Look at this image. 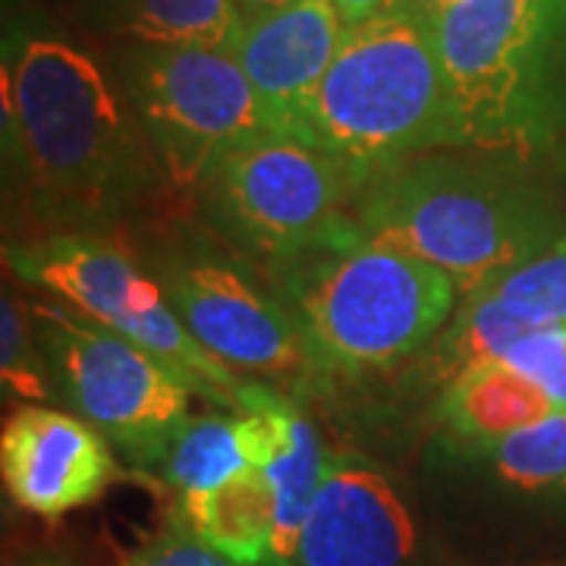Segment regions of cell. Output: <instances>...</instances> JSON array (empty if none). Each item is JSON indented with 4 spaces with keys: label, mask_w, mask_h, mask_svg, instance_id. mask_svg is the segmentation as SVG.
I'll return each instance as SVG.
<instances>
[{
    "label": "cell",
    "mask_w": 566,
    "mask_h": 566,
    "mask_svg": "<svg viewBox=\"0 0 566 566\" xmlns=\"http://www.w3.org/2000/svg\"><path fill=\"white\" fill-rule=\"evenodd\" d=\"M3 142L48 221L92 227L120 218L158 164L104 70L82 48L32 35L3 61Z\"/></svg>",
    "instance_id": "1"
},
{
    "label": "cell",
    "mask_w": 566,
    "mask_h": 566,
    "mask_svg": "<svg viewBox=\"0 0 566 566\" xmlns=\"http://www.w3.org/2000/svg\"><path fill=\"white\" fill-rule=\"evenodd\" d=\"M300 136L344 170L353 196L434 148H457L431 10L394 0L349 25Z\"/></svg>",
    "instance_id": "2"
},
{
    "label": "cell",
    "mask_w": 566,
    "mask_h": 566,
    "mask_svg": "<svg viewBox=\"0 0 566 566\" xmlns=\"http://www.w3.org/2000/svg\"><path fill=\"white\" fill-rule=\"evenodd\" d=\"M353 199V218L368 240L444 271L460 293L485 286L566 233L532 182L460 158H416Z\"/></svg>",
    "instance_id": "3"
},
{
    "label": "cell",
    "mask_w": 566,
    "mask_h": 566,
    "mask_svg": "<svg viewBox=\"0 0 566 566\" xmlns=\"http://www.w3.org/2000/svg\"><path fill=\"white\" fill-rule=\"evenodd\" d=\"M271 277L324 378L381 371L416 356L444 331L460 296L444 271L368 240L363 227Z\"/></svg>",
    "instance_id": "4"
},
{
    "label": "cell",
    "mask_w": 566,
    "mask_h": 566,
    "mask_svg": "<svg viewBox=\"0 0 566 566\" xmlns=\"http://www.w3.org/2000/svg\"><path fill=\"white\" fill-rule=\"evenodd\" d=\"M457 148L510 158L547 151L566 123V51L523 0H460L431 10Z\"/></svg>",
    "instance_id": "5"
},
{
    "label": "cell",
    "mask_w": 566,
    "mask_h": 566,
    "mask_svg": "<svg viewBox=\"0 0 566 566\" xmlns=\"http://www.w3.org/2000/svg\"><path fill=\"white\" fill-rule=\"evenodd\" d=\"M7 262L22 281L161 359L208 403L249 412L264 397L268 385H249L214 359L164 300L161 283L142 274L111 240L95 233H51L35 243L13 245Z\"/></svg>",
    "instance_id": "6"
},
{
    "label": "cell",
    "mask_w": 566,
    "mask_h": 566,
    "mask_svg": "<svg viewBox=\"0 0 566 566\" xmlns=\"http://www.w3.org/2000/svg\"><path fill=\"white\" fill-rule=\"evenodd\" d=\"M199 196L214 233L271 274L359 227L346 211L353 186L344 170L318 145L281 129L233 148Z\"/></svg>",
    "instance_id": "7"
},
{
    "label": "cell",
    "mask_w": 566,
    "mask_h": 566,
    "mask_svg": "<svg viewBox=\"0 0 566 566\" xmlns=\"http://www.w3.org/2000/svg\"><path fill=\"white\" fill-rule=\"evenodd\" d=\"M120 76L158 174L182 192H199L233 148L274 129L223 48H129Z\"/></svg>",
    "instance_id": "8"
},
{
    "label": "cell",
    "mask_w": 566,
    "mask_h": 566,
    "mask_svg": "<svg viewBox=\"0 0 566 566\" xmlns=\"http://www.w3.org/2000/svg\"><path fill=\"white\" fill-rule=\"evenodd\" d=\"M44 363L63 403L139 465H161L189 422V397L174 368L142 346L54 300L29 303Z\"/></svg>",
    "instance_id": "9"
},
{
    "label": "cell",
    "mask_w": 566,
    "mask_h": 566,
    "mask_svg": "<svg viewBox=\"0 0 566 566\" xmlns=\"http://www.w3.org/2000/svg\"><path fill=\"white\" fill-rule=\"evenodd\" d=\"M155 281L186 331L227 368L283 390H308L324 378L293 315L237 262L180 252L158 264Z\"/></svg>",
    "instance_id": "10"
},
{
    "label": "cell",
    "mask_w": 566,
    "mask_h": 566,
    "mask_svg": "<svg viewBox=\"0 0 566 566\" xmlns=\"http://www.w3.org/2000/svg\"><path fill=\"white\" fill-rule=\"evenodd\" d=\"M419 528L378 465L331 457L290 566H409Z\"/></svg>",
    "instance_id": "11"
},
{
    "label": "cell",
    "mask_w": 566,
    "mask_h": 566,
    "mask_svg": "<svg viewBox=\"0 0 566 566\" xmlns=\"http://www.w3.org/2000/svg\"><path fill=\"white\" fill-rule=\"evenodd\" d=\"M0 472L13 504L44 520L88 506L114 482V457L98 428L61 409L22 406L0 434Z\"/></svg>",
    "instance_id": "12"
},
{
    "label": "cell",
    "mask_w": 566,
    "mask_h": 566,
    "mask_svg": "<svg viewBox=\"0 0 566 566\" xmlns=\"http://www.w3.org/2000/svg\"><path fill=\"white\" fill-rule=\"evenodd\" d=\"M346 29L327 0H300L243 20L230 54L259 92L274 129L300 136L305 111L337 57Z\"/></svg>",
    "instance_id": "13"
},
{
    "label": "cell",
    "mask_w": 566,
    "mask_h": 566,
    "mask_svg": "<svg viewBox=\"0 0 566 566\" xmlns=\"http://www.w3.org/2000/svg\"><path fill=\"white\" fill-rule=\"evenodd\" d=\"M554 409L542 387L501 363L475 368L444 387L438 403L441 424L465 453L497 444L513 431L547 419Z\"/></svg>",
    "instance_id": "14"
},
{
    "label": "cell",
    "mask_w": 566,
    "mask_h": 566,
    "mask_svg": "<svg viewBox=\"0 0 566 566\" xmlns=\"http://www.w3.org/2000/svg\"><path fill=\"white\" fill-rule=\"evenodd\" d=\"M177 520L240 564H271L277 494L262 469H245L243 475L211 491L180 494Z\"/></svg>",
    "instance_id": "15"
},
{
    "label": "cell",
    "mask_w": 566,
    "mask_h": 566,
    "mask_svg": "<svg viewBox=\"0 0 566 566\" xmlns=\"http://www.w3.org/2000/svg\"><path fill=\"white\" fill-rule=\"evenodd\" d=\"M88 20L133 48L233 51L243 29L233 0H88Z\"/></svg>",
    "instance_id": "16"
},
{
    "label": "cell",
    "mask_w": 566,
    "mask_h": 566,
    "mask_svg": "<svg viewBox=\"0 0 566 566\" xmlns=\"http://www.w3.org/2000/svg\"><path fill=\"white\" fill-rule=\"evenodd\" d=\"M528 331H535V327L523 322L520 315H513L497 300H491L479 290L465 293V300L453 312V318L431 340L416 375L422 385L444 390L475 368L501 363L506 349Z\"/></svg>",
    "instance_id": "17"
},
{
    "label": "cell",
    "mask_w": 566,
    "mask_h": 566,
    "mask_svg": "<svg viewBox=\"0 0 566 566\" xmlns=\"http://www.w3.org/2000/svg\"><path fill=\"white\" fill-rule=\"evenodd\" d=\"M331 457L324 453L318 428L296 412L293 419V441L281 453L277 463H271L264 472L277 494V526H274V545H271V564L290 566L300 535H303L305 520L315 506V497L322 491L324 475H327Z\"/></svg>",
    "instance_id": "18"
},
{
    "label": "cell",
    "mask_w": 566,
    "mask_h": 566,
    "mask_svg": "<svg viewBox=\"0 0 566 566\" xmlns=\"http://www.w3.org/2000/svg\"><path fill=\"white\" fill-rule=\"evenodd\" d=\"M491 479L523 494H566V409L469 453Z\"/></svg>",
    "instance_id": "19"
},
{
    "label": "cell",
    "mask_w": 566,
    "mask_h": 566,
    "mask_svg": "<svg viewBox=\"0 0 566 566\" xmlns=\"http://www.w3.org/2000/svg\"><path fill=\"white\" fill-rule=\"evenodd\" d=\"M161 475L180 494H199L223 485L245 469H252L245 457L237 412L233 416H202L189 419L164 453Z\"/></svg>",
    "instance_id": "20"
},
{
    "label": "cell",
    "mask_w": 566,
    "mask_h": 566,
    "mask_svg": "<svg viewBox=\"0 0 566 566\" xmlns=\"http://www.w3.org/2000/svg\"><path fill=\"white\" fill-rule=\"evenodd\" d=\"M479 293L506 305L532 327H566V233L528 262L479 286Z\"/></svg>",
    "instance_id": "21"
},
{
    "label": "cell",
    "mask_w": 566,
    "mask_h": 566,
    "mask_svg": "<svg viewBox=\"0 0 566 566\" xmlns=\"http://www.w3.org/2000/svg\"><path fill=\"white\" fill-rule=\"evenodd\" d=\"M0 381L7 397H20L32 406L57 397L29 303L13 293H3L0 303Z\"/></svg>",
    "instance_id": "22"
},
{
    "label": "cell",
    "mask_w": 566,
    "mask_h": 566,
    "mask_svg": "<svg viewBox=\"0 0 566 566\" xmlns=\"http://www.w3.org/2000/svg\"><path fill=\"white\" fill-rule=\"evenodd\" d=\"M501 365L526 375L551 397L557 409H566V327H535L506 349Z\"/></svg>",
    "instance_id": "23"
},
{
    "label": "cell",
    "mask_w": 566,
    "mask_h": 566,
    "mask_svg": "<svg viewBox=\"0 0 566 566\" xmlns=\"http://www.w3.org/2000/svg\"><path fill=\"white\" fill-rule=\"evenodd\" d=\"M123 566H252L240 564L233 557H227L223 551L211 547L202 542L196 532L182 526L180 520L167 528L164 535H158L155 542H148L139 547Z\"/></svg>",
    "instance_id": "24"
},
{
    "label": "cell",
    "mask_w": 566,
    "mask_h": 566,
    "mask_svg": "<svg viewBox=\"0 0 566 566\" xmlns=\"http://www.w3.org/2000/svg\"><path fill=\"white\" fill-rule=\"evenodd\" d=\"M528 13L542 22L554 44H560L566 51V0H523Z\"/></svg>",
    "instance_id": "25"
},
{
    "label": "cell",
    "mask_w": 566,
    "mask_h": 566,
    "mask_svg": "<svg viewBox=\"0 0 566 566\" xmlns=\"http://www.w3.org/2000/svg\"><path fill=\"white\" fill-rule=\"evenodd\" d=\"M327 3L340 13L346 25H359V22L378 17L394 0H327Z\"/></svg>",
    "instance_id": "26"
},
{
    "label": "cell",
    "mask_w": 566,
    "mask_h": 566,
    "mask_svg": "<svg viewBox=\"0 0 566 566\" xmlns=\"http://www.w3.org/2000/svg\"><path fill=\"white\" fill-rule=\"evenodd\" d=\"M240 17L243 20H252V17H264V13H274V10H283L290 3H300V0H233Z\"/></svg>",
    "instance_id": "27"
},
{
    "label": "cell",
    "mask_w": 566,
    "mask_h": 566,
    "mask_svg": "<svg viewBox=\"0 0 566 566\" xmlns=\"http://www.w3.org/2000/svg\"><path fill=\"white\" fill-rule=\"evenodd\" d=\"M419 7H428V10H441V7H450V3H460V0H412Z\"/></svg>",
    "instance_id": "28"
},
{
    "label": "cell",
    "mask_w": 566,
    "mask_h": 566,
    "mask_svg": "<svg viewBox=\"0 0 566 566\" xmlns=\"http://www.w3.org/2000/svg\"><path fill=\"white\" fill-rule=\"evenodd\" d=\"M29 566H63V564H57V560H35V564H29Z\"/></svg>",
    "instance_id": "29"
}]
</instances>
